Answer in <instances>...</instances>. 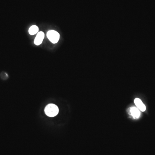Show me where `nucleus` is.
Returning <instances> with one entry per match:
<instances>
[{
	"instance_id": "obj_1",
	"label": "nucleus",
	"mask_w": 155,
	"mask_h": 155,
	"mask_svg": "<svg viewBox=\"0 0 155 155\" xmlns=\"http://www.w3.org/2000/svg\"><path fill=\"white\" fill-rule=\"evenodd\" d=\"M45 112L48 116L51 117H54L58 115L59 113V109L55 105L49 104L46 107Z\"/></svg>"
},
{
	"instance_id": "obj_2",
	"label": "nucleus",
	"mask_w": 155,
	"mask_h": 155,
	"mask_svg": "<svg viewBox=\"0 0 155 155\" xmlns=\"http://www.w3.org/2000/svg\"><path fill=\"white\" fill-rule=\"evenodd\" d=\"M47 35L48 39L53 44L57 43L60 39V34L56 31H49Z\"/></svg>"
},
{
	"instance_id": "obj_5",
	"label": "nucleus",
	"mask_w": 155,
	"mask_h": 155,
	"mask_svg": "<svg viewBox=\"0 0 155 155\" xmlns=\"http://www.w3.org/2000/svg\"><path fill=\"white\" fill-rule=\"evenodd\" d=\"M130 112L131 116L134 119H138L140 115V111L137 107H132L130 109Z\"/></svg>"
},
{
	"instance_id": "obj_6",
	"label": "nucleus",
	"mask_w": 155,
	"mask_h": 155,
	"mask_svg": "<svg viewBox=\"0 0 155 155\" xmlns=\"http://www.w3.org/2000/svg\"><path fill=\"white\" fill-rule=\"evenodd\" d=\"M38 31V28L37 26L35 25H32L29 28L28 32L31 35H34L37 33Z\"/></svg>"
},
{
	"instance_id": "obj_3",
	"label": "nucleus",
	"mask_w": 155,
	"mask_h": 155,
	"mask_svg": "<svg viewBox=\"0 0 155 155\" xmlns=\"http://www.w3.org/2000/svg\"><path fill=\"white\" fill-rule=\"evenodd\" d=\"M134 102L135 105L136 106V107H137V108L140 110L142 111V112H144L146 111V107L140 99L138 98H136L134 100Z\"/></svg>"
},
{
	"instance_id": "obj_4",
	"label": "nucleus",
	"mask_w": 155,
	"mask_h": 155,
	"mask_svg": "<svg viewBox=\"0 0 155 155\" xmlns=\"http://www.w3.org/2000/svg\"><path fill=\"white\" fill-rule=\"evenodd\" d=\"M45 34L43 31H40L37 35L35 39L34 43L36 45H39L41 44L45 38Z\"/></svg>"
}]
</instances>
